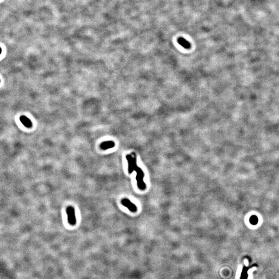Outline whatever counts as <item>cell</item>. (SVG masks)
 Instances as JSON below:
<instances>
[{
  "instance_id": "cell-5",
  "label": "cell",
  "mask_w": 279,
  "mask_h": 279,
  "mask_svg": "<svg viewBox=\"0 0 279 279\" xmlns=\"http://www.w3.org/2000/svg\"><path fill=\"white\" fill-rule=\"evenodd\" d=\"M177 42L185 49H189L191 47V44L183 37H181L177 39Z\"/></svg>"
},
{
  "instance_id": "cell-9",
  "label": "cell",
  "mask_w": 279,
  "mask_h": 279,
  "mask_svg": "<svg viewBox=\"0 0 279 279\" xmlns=\"http://www.w3.org/2000/svg\"><path fill=\"white\" fill-rule=\"evenodd\" d=\"M250 222L252 225H256L258 222V217L256 215H252L250 219Z\"/></svg>"
},
{
  "instance_id": "cell-8",
  "label": "cell",
  "mask_w": 279,
  "mask_h": 279,
  "mask_svg": "<svg viewBox=\"0 0 279 279\" xmlns=\"http://www.w3.org/2000/svg\"><path fill=\"white\" fill-rule=\"evenodd\" d=\"M253 266H254V265L250 266L249 267L243 266V269H242V271H241V273L240 279H248V277H249L248 271H249V269L251 268L252 267H253Z\"/></svg>"
},
{
  "instance_id": "cell-4",
  "label": "cell",
  "mask_w": 279,
  "mask_h": 279,
  "mask_svg": "<svg viewBox=\"0 0 279 279\" xmlns=\"http://www.w3.org/2000/svg\"><path fill=\"white\" fill-rule=\"evenodd\" d=\"M121 204L127 207L131 212L136 213L137 211V210H138L137 207L133 203H132L129 200H128V198H123L121 201Z\"/></svg>"
},
{
  "instance_id": "cell-6",
  "label": "cell",
  "mask_w": 279,
  "mask_h": 279,
  "mask_svg": "<svg viewBox=\"0 0 279 279\" xmlns=\"http://www.w3.org/2000/svg\"><path fill=\"white\" fill-rule=\"evenodd\" d=\"M20 120L22 124H23L24 126L28 128L32 127V121H31V120L26 116H24V115L21 116L20 117Z\"/></svg>"
},
{
  "instance_id": "cell-7",
  "label": "cell",
  "mask_w": 279,
  "mask_h": 279,
  "mask_svg": "<svg viewBox=\"0 0 279 279\" xmlns=\"http://www.w3.org/2000/svg\"><path fill=\"white\" fill-rule=\"evenodd\" d=\"M115 143L112 141H105L100 144V147L103 150H107L115 146Z\"/></svg>"
},
{
  "instance_id": "cell-2",
  "label": "cell",
  "mask_w": 279,
  "mask_h": 279,
  "mask_svg": "<svg viewBox=\"0 0 279 279\" xmlns=\"http://www.w3.org/2000/svg\"><path fill=\"white\" fill-rule=\"evenodd\" d=\"M126 159L128 161V172L131 174L134 171V168L137 166L136 155L134 153H132L131 154L126 156Z\"/></svg>"
},
{
  "instance_id": "cell-3",
  "label": "cell",
  "mask_w": 279,
  "mask_h": 279,
  "mask_svg": "<svg viewBox=\"0 0 279 279\" xmlns=\"http://www.w3.org/2000/svg\"><path fill=\"white\" fill-rule=\"evenodd\" d=\"M66 213L68 217V223L71 225H75L77 222L75 208L72 206H69L66 208Z\"/></svg>"
},
{
  "instance_id": "cell-1",
  "label": "cell",
  "mask_w": 279,
  "mask_h": 279,
  "mask_svg": "<svg viewBox=\"0 0 279 279\" xmlns=\"http://www.w3.org/2000/svg\"><path fill=\"white\" fill-rule=\"evenodd\" d=\"M134 171H136V180L138 187L141 190H144L146 188V186L143 181L144 173L143 170L138 166H136L134 168Z\"/></svg>"
}]
</instances>
